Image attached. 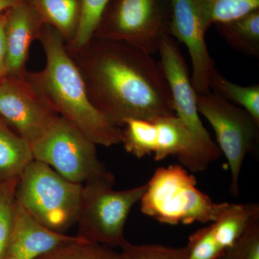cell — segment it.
Wrapping results in <instances>:
<instances>
[{
	"label": "cell",
	"instance_id": "6da1fadb",
	"mask_svg": "<svg viewBox=\"0 0 259 259\" xmlns=\"http://www.w3.org/2000/svg\"><path fill=\"white\" fill-rule=\"evenodd\" d=\"M68 53L90 101L113 125L122 128L127 119L175 115L168 83L152 54L96 37Z\"/></svg>",
	"mask_w": 259,
	"mask_h": 259
},
{
	"label": "cell",
	"instance_id": "7a4b0ae2",
	"mask_svg": "<svg viewBox=\"0 0 259 259\" xmlns=\"http://www.w3.org/2000/svg\"><path fill=\"white\" fill-rule=\"evenodd\" d=\"M38 40L45 53V67L28 71L29 81L58 115L95 144L105 147L120 144L122 128L113 125L90 101L82 76L60 34L45 25Z\"/></svg>",
	"mask_w": 259,
	"mask_h": 259
},
{
	"label": "cell",
	"instance_id": "3957f363",
	"mask_svg": "<svg viewBox=\"0 0 259 259\" xmlns=\"http://www.w3.org/2000/svg\"><path fill=\"white\" fill-rule=\"evenodd\" d=\"M141 212L170 226L214 222L228 207L197 187L196 178L181 165L158 168L146 183Z\"/></svg>",
	"mask_w": 259,
	"mask_h": 259
},
{
	"label": "cell",
	"instance_id": "277c9868",
	"mask_svg": "<svg viewBox=\"0 0 259 259\" xmlns=\"http://www.w3.org/2000/svg\"><path fill=\"white\" fill-rule=\"evenodd\" d=\"M82 187L33 159L19 177L15 199L42 226L65 234L76 224Z\"/></svg>",
	"mask_w": 259,
	"mask_h": 259
},
{
	"label": "cell",
	"instance_id": "5b68a950",
	"mask_svg": "<svg viewBox=\"0 0 259 259\" xmlns=\"http://www.w3.org/2000/svg\"><path fill=\"white\" fill-rule=\"evenodd\" d=\"M121 144L138 158L153 154L159 161L174 156L193 173L204 171L214 161L176 115L127 119L122 127Z\"/></svg>",
	"mask_w": 259,
	"mask_h": 259
},
{
	"label": "cell",
	"instance_id": "8992f818",
	"mask_svg": "<svg viewBox=\"0 0 259 259\" xmlns=\"http://www.w3.org/2000/svg\"><path fill=\"white\" fill-rule=\"evenodd\" d=\"M114 184L112 175L83 185L77 236L110 248H121L127 241L124 234L126 221L141 200L146 184L125 190H114Z\"/></svg>",
	"mask_w": 259,
	"mask_h": 259
},
{
	"label": "cell",
	"instance_id": "52a82bcc",
	"mask_svg": "<svg viewBox=\"0 0 259 259\" xmlns=\"http://www.w3.org/2000/svg\"><path fill=\"white\" fill-rule=\"evenodd\" d=\"M167 0H110L93 37L127 44L150 54L168 35Z\"/></svg>",
	"mask_w": 259,
	"mask_h": 259
},
{
	"label": "cell",
	"instance_id": "ba28073f",
	"mask_svg": "<svg viewBox=\"0 0 259 259\" xmlns=\"http://www.w3.org/2000/svg\"><path fill=\"white\" fill-rule=\"evenodd\" d=\"M30 147L34 159L74 183L83 185L112 175L99 160L96 144L61 116Z\"/></svg>",
	"mask_w": 259,
	"mask_h": 259
},
{
	"label": "cell",
	"instance_id": "9c48e42d",
	"mask_svg": "<svg viewBox=\"0 0 259 259\" xmlns=\"http://www.w3.org/2000/svg\"><path fill=\"white\" fill-rule=\"evenodd\" d=\"M197 109L214 130L217 146L231 170L230 192L239 194L242 166L256 141L258 125L241 107L212 93L197 95Z\"/></svg>",
	"mask_w": 259,
	"mask_h": 259
},
{
	"label": "cell",
	"instance_id": "30bf717a",
	"mask_svg": "<svg viewBox=\"0 0 259 259\" xmlns=\"http://www.w3.org/2000/svg\"><path fill=\"white\" fill-rule=\"evenodd\" d=\"M59 116L27 73L7 76L0 83V117L29 144L40 139Z\"/></svg>",
	"mask_w": 259,
	"mask_h": 259
},
{
	"label": "cell",
	"instance_id": "8fae6325",
	"mask_svg": "<svg viewBox=\"0 0 259 259\" xmlns=\"http://www.w3.org/2000/svg\"><path fill=\"white\" fill-rule=\"evenodd\" d=\"M162 71L168 83L175 115L188 127L202 148L214 160L221 154L199 116L197 94L192 86L188 67L178 42L169 35L162 37L158 45Z\"/></svg>",
	"mask_w": 259,
	"mask_h": 259
},
{
	"label": "cell",
	"instance_id": "7c38bea8",
	"mask_svg": "<svg viewBox=\"0 0 259 259\" xmlns=\"http://www.w3.org/2000/svg\"><path fill=\"white\" fill-rule=\"evenodd\" d=\"M169 10L168 32L188 50L192 86L197 95L211 93L210 81L216 71L205 40L204 28L194 0H167Z\"/></svg>",
	"mask_w": 259,
	"mask_h": 259
},
{
	"label": "cell",
	"instance_id": "4fadbf2b",
	"mask_svg": "<svg viewBox=\"0 0 259 259\" xmlns=\"http://www.w3.org/2000/svg\"><path fill=\"white\" fill-rule=\"evenodd\" d=\"M44 24L28 0H22L5 12V37L8 76H20L26 69L29 51L38 40Z\"/></svg>",
	"mask_w": 259,
	"mask_h": 259
},
{
	"label": "cell",
	"instance_id": "5bb4252c",
	"mask_svg": "<svg viewBox=\"0 0 259 259\" xmlns=\"http://www.w3.org/2000/svg\"><path fill=\"white\" fill-rule=\"evenodd\" d=\"M79 238L48 229L16 202L14 226L5 259H35L56 247Z\"/></svg>",
	"mask_w": 259,
	"mask_h": 259
},
{
	"label": "cell",
	"instance_id": "9a60e30c",
	"mask_svg": "<svg viewBox=\"0 0 259 259\" xmlns=\"http://www.w3.org/2000/svg\"><path fill=\"white\" fill-rule=\"evenodd\" d=\"M44 25L55 29L66 44L74 40L81 18L80 0H28Z\"/></svg>",
	"mask_w": 259,
	"mask_h": 259
},
{
	"label": "cell",
	"instance_id": "2e32d148",
	"mask_svg": "<svg viewBox=\"0 0 259 259\" xmlns=\"http://www.w3.org/2000/svg\"><path fill=\"white\" fill-rule=\"evenodd\" d=\"M257 215L258 204L229 203L219 218L209 223L216 241L224 252L234 245Z\"/></svg>",
	"mask_w": 259,
	"mask_h": 259
},
{
	"label": "cell",
	"instance_id": "e0dca14e",
	"mask_svg": "<svg viewBox=\"0 0 259 259\" xmlns=\"http://www.w3.org/2000/svg\"><path fill=\"white\" fill-rule=\"evenodd\" d=\"M33 159L30 145L0 117V180L20 177Z\"/></svg>",
	"mask_w": 259,
	"mask_h": 259
},
{
	"label": "cell",
	"instance_id": "ac0fdd59",
	"mask_svg": "<svg viewBox=\"0 0 259 259\" xmlns=\"http://www.w3.org/2000/svg\"><path fill=\"white\" fill-rule=\"evenodd\" d=\"M220 35L235 50L259 56V10L236 20L215 25Z\"/></svg>",
	"mask_w": 259,
	"mask_h": 259
},
{
	"label": "cell",
	"instance_id": "d6986e66",
	"mask_svg": "<svg viewBox=\"0 0 259 259\" xmlns=\"http://www.w3.org/2000/svg\"><path fill=\"white\" fill-rule=\"evenodd\" d=\"M206 30L259 10V0H194Z\"/></svg>",
	"mask_w": 259,
	"mask_h": 259
},
{
	"label": "cell",
	"instance_id": "ffe728a7",
	"mask_svg": "<svg viewBox=\"0 0 259 259\" xmlns=\"http://www.w3.org/2000/svg\"><path fill=\"white\" fill-rule=\"evenodd\" d=\"M213 93L248 112L259 125V85L245 87L232 82L216 70L210 81Z\"/></svg>",
	"mask_w": 259,
	"mask_h": 259
},
{
	"label": "cell",
	"instance_id": "44dd1931",
	"mask_svg": "<svg viewBox=\"0 0 259 259\" xmlns=\"http://www.w3.org/2000/svg\"><path fill=\"white\" fill-rule=\"evenodd\" d=\"M35 259H121L120 252L80 238L56 247Z\"/></svg>",
	"mask_w": 259,
	"mask_h": 259
},
{
	"label": "cell",
	"instance_id": "7402d4cb",
	"mask_svg": "<svg viewBox=\"0 0 259 259\" xmlns=\"http://www.w3.org/2000/svg\"><path fill=\"white\" fill-rule=\"evenodd\" d=\"M18 178L0 180V259H5L13 233Z\"/></svg>",
	"mask_w": 259,
	"mask_h": 259
},
{
	"label": "cell",
	"instance_id": "603a6c76",
	"mask_svg": "<svg viewBox=\"0 0 259 259\" xmlns=\"http://www.w3.org/2000/svg\"><path fill=\"white\" fill-rule=\"evenodd\" d=\"M110 0H80L81 18L74 40L66 44L69 52L79 49L93 38L98 24Z\"/></svg>",
	"mask_w": 259,
	"mask_h": 259
},
{
	"label": "cell",
	"instance_id": "cb8c5ba5",
	"mask_svg": "<svg viewBox=\"0 0 259 259\" xmlns=\"http://www.w3.org/2000/svg\"><path fill=\"white\" fill-rule=\"evenodd\" d=\"M121 259H187L185 247L159 244L134 245L127 241L121 247Z\"/></svg>",
	"mask_w": 259,
	"mask_h": 259
},
{
	"label": "cell",
	"instance_id": "d4e9b609",
	"mask_svg": "<svg viewBox=\"0 0 259 259\" xmlns=\"http://www.w3.org/2000/svg\"><path fill=\"white\" fill-rule=\"evenodd\" d=\"M185 248L187 259H218L225 253L214 238L210 224L190 235Z\"/></svg>",
	"mask_w": 259,
	"mask_h": 259
},
{
	"label": "cell",
	"instance_id": "484cf974",
	"mask_svg": "<svg viewBox=\"0 0 259 259\" xmlns=\"http://www.w3.org/2000/svg\"><path fill=\"white\" fill-rule=\"evenodd\" d=\"M222 259H259V215L255 216Z\"/></svg>",
	"mask_w": 259,
	"mask_h": 259
},
{
	"label": "cell",
	"instance_id": "4316f807",
	"mask_svg": "<svg viewBox=\"0 0 259 259\" xmlns=\"http://www.w3.org/2000/svg\"><path fill=\"white\" fill-rule=\"evenodd\" d=\"M5 13L0 15V83L8 76L7 52L5 37Z\"/></svg>",
	"mask_w": 259,
	"mask_h": 259
},
{
	"label": "cell",
	"instance_id": "83f0119b",
	"mask_svg": "<svg viewBox=\"0 0 259 259\" xmlns=\"http://www.w3.org/2000/svg\"><path fill=\"white\" fill-rule=\"evenodd\" d=\"M21 1L22 0H0V15Z\"/></svg>",
	"mask_w": 259,
	"mask_h": 259
},
{
	"label": "cell",
	"instance_id": "f1b7e54d",
	"mask_svg": "<svg viewBox=\"0 0 259 259\" xmlns=\"http://www.w3.org/2000/svg\"><path fill=\"white\" fill-rule=\"evenodd\" d=\"M218 259H222V256H221V258H218Z\"/></svg>",
	"mask_w": 259,
	"mask_h": 259
}]
</instances>
